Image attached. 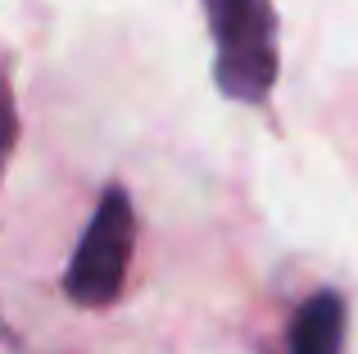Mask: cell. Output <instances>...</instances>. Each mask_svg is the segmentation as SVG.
<instances>
[{
	"instance_id": "obj_1",
	"label": "cell",
	"mask_w": 358,
	"mask_h": 354,
	"mask_svg": "<svg viewBox=\"0 0 358 354\" xmlns=\"http://www.w3.org/2000/svg\"><path fill=\"white\" fill-rule=\"evenodd\" d=\"M204 23L213 32L218 59H213V78H218L222 96L231 100H268L272 82H277V14L272 0H200Z\"/></svg>"
},
{
	"instance_id": "obj_3",
	"label": "cell",
	"mask_w": 358,
	"mask_h": 354,
	"mask_svg": "<svg viewBox=\"0 0 358 354\" xmlns=\"http://www.w3.org/2000/svg\"><path fill=\"white\" fill-rule=\"evenodd\" d=\"M341 350H345V300L336 291L308 295L290 323V354H341Z\"/></svg>"
},
{
	"instance_id": "obj_2",
	"label": "cell",
	"mask_w": 358,
	"mask_h": 354,
	"mask_svg": "<svg viewBox=\"0 0 358 354\" xmlns=\"http://www.w3.org/2000/svg\"><path fill=\"white\" fill-rule=\"evenodd\" d=\"M131 246H136V209L122 186H109L91 213L87 232H82L78 250H73V264L64 273V295L82 309L114 304L122 295V282H127Z\"/></svg>"
},
{
	"instance_id": "obj_4",
	"label": "cell",
	"mask_w": 358,
	"mask_h": 354,
	"mask_svg": "<svg viewBox=\"0 0 358 354\" xmlns=\"http://www.w3.org/2000/svg\"><path fill=\"white\" fill-rule=\"evenodd\" d=\"M14 141H18V109H14V91H9L5 73H0V177H5Z\"/></svg>"
}]
</instances>
